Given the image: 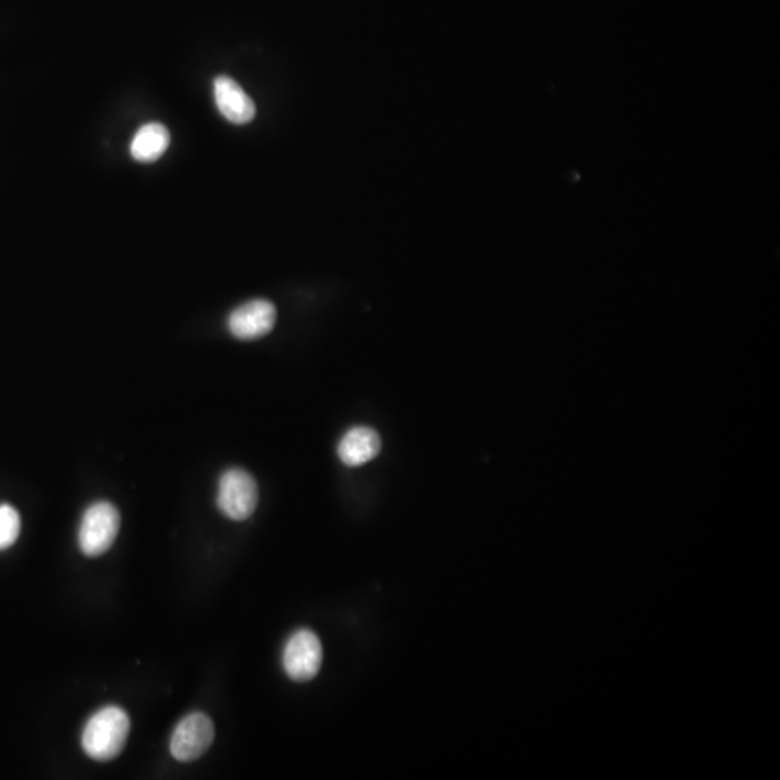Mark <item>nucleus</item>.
Returning <instances> with one entry per match:
<instances>
[{"mask_svg":"<svg viewBox=\"0 0 780 780\" xmlns=\"http://www.w3.org/2000/svg\"><path fill=\"white\" fill-rule=\"evenodd\" d=\"M120 515L109 502H97L84 512L78 529V545L87 557L103 555L115 542Z\"/></svg>","mask_w":780,"mask_h":780,"instance_id":"obj_2","label":"nucleus"},{"mask_svg":"<svg viewBox=\"0 0 780 780\" xmlns=\"http://www.w3.org/2000/svg\"><path fill=\"white\" fill-rule=\"evenodd\" d=\"M276 323V308L266 299H253L229 315L227 327L239 340H256L271 333Z\"/></svg>","mask_w":780,"mask_h":780,"instance_id":"obj_6","label":"nucleus"},{"mask_svg":"<svg viewBox=\"0 0 780 780\" xmlns=\"http://www.w3.org/2000/svg\"><path fill=\"white\" fill-rule=\"evenodd\" d=\"M380 447L382 442L375 429L354 427L341 438L337 453L341 463L349 467H359L373 460L380 453Z\"/></svg>","mask_w":780,"mask_h":780,"instance_id":"obj_8","label":"nucleus"},{"mask_svg":"<svg viewBox=\"0 0 780 780\" xmlns=\"http://www.w3.org/2000/svg\"><path fill=\"white\" fill-rule=\"evenodd\" d=\"M171 136L161 123H148L136 132L130 143V155L139 162H154L167 151Z\"/></svg>","mask_w":780,"mask_h":780,"instance_id":"obj_9","label":"nucleus"},{"mask_svg":"<svg viewBox=\"0 0 780 780\" xmlns=\"http://www.w3.org/2000/svg\"><path fill=\"white\" fill-rule=\"evenodd\" d=\"M21 533V516L12 506H0V551L15 544Z\"/></svg>","mask_w":780,"mask_h":780,"instance_id":"obj_10","label":"nucleus"},{"mask_svg":"<svg viewBox=\"0 0 780 780\" xmlns=\"http://www.w3.org/2000/svg\"><path fill=\"white\" fill-rule=\"evenodd\" d=\"M213 93L221 116L233 125H246L255 119V103L232 77H217L213 83Z\"/></svg>","mask_w":780,"mask_h":780,"instance_id":"obj_7","label":"nucleus"},{"mask_svg":"<svg viewBox=\"0 0 780 780\" xmlns=\"http://www.w3.org/2000/svg\"><path fill=\"white\" fill-rule=\"evenodd\" d=\"M214 740L213 721L203 713H193L182 718L172 733V756L180 762H193L210 749Z\"/></svg>","mask_w":780,"mask_h":780,"instance_id":"obj_5","label":"nucleus"},{"mask_svg":"<svg viewBox=\"0 0 780 780\" xmlns=\"http://www.w3.org/2000/svg\"><path fill=\"white\" fill-rule=\"evenodd\" d=\"M259 490L255 479L242 468L224 471L219 481L217 506L232 520H246L258 506Z\"/></svg>","mask_w":780,"mask_h":780,"instance_id":"obj_3","label":"nucleus"},{"mask_svg":"<svg viewBox=\"0 0 780 780\" xmlns=\"http://www.w3.org/2000/svg\"><path fill=\"white\" fill-rule=\"evenodd\" d=\"M129 730V717L122 708L104 707L84 727L81 736L84 752L99 762L115 759L125 747Z\"/></svg>","mask_w":780,"mask_h":780,"instance_id":"obj_1","label":"nucleus"},{"mask_svg":"<svg viewBox=\"0 0 780 780\" xmlns=\"http://www.w3.org/2000/svg\"><path fill=\"white\" fill-rule=\"evenodd\" d=\"M282 663L292 681H310L323 663V646L314 632L301 629L286 642Z\"/></svg>","mask_w":780,"mask_h":780,"instance_id":"obj_4","label":"nucleus"}]
</instances>
